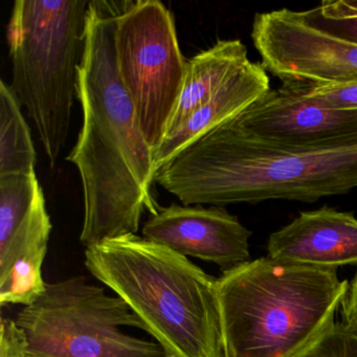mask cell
<instances>
[{
  "instance_id": "52a82bcc",
  "label": "cell",
  "mask_w": 357,
  "mask_h": 357,
  "mask_svg": "<svg viewBox=\"0 0 357 357\" xmlns=\"http://www.w3.org/2000/svg\"><path fill=\"white\" fill-rule=\"evenodd\" d=\"M114 40L121 80L154 151L166 137L187 70L174 15L158 0H125Z\"/></svg>"
},
{
  "instance_id": "8992f818",
  "label": "cell",
  "mask_w": 357,
  "mask_h": 357,
  "mask_svg": "<svg viewBox=\"0 0 357 357\" xmlns=\"http://www.w3.org/2000/svg\"><path fill=\"white\" fill-rule=\"evenodd\" d=\"M14 321L24 332L26 357H165L155 340L123 331L145 330L127 303L83 275L47 284Z\"/></svg>"
},
{
  "instance_id": "277c9868",
  "label": "cell",
  "mask_w": 357,
  "mask_h": 357,
  "mask_svg": "<svg viewBox=\"0 0 357 357\" xmlns=\"http://www.w3.org/2000/svg\"><path fill=\"white\" fill-rule=\"evenodd\" d=\"M337 269L264 257L217 278L225 357H296L334 324Z\"/></svg>"
},
{
  "instance_id": "4fadbf2b",
  "label": "cell",
  "mask_w": 357,
  "mask_h": 357,
  "mask_svg": "<svg viewBox=\"0 0 357 357\" xmlns=\"http://www.w3.org/2000/svg\"><path fill=\"white\" fill-rule=\"evenodd\" d=\"M268 73L260 62H248L206 104L153 151L155 170L212 129L239 114L271 89Z\"/></svg>"
},
{
  "instance_id": "9c48e42d",
  "label": "cell",
  "mask_w": 357,
  "mask_h": 357,
  "mask_svg": "<svg viewBox=\"0 0 357 357\" xmlns=\"http://www.w3.org/2000/svg\"><path fill=\"white\" fill-rule=\"evenodd\" d=\"M252 40L263 68L282 84L357 81V45L309 26L298 11L256 14Z\"/></svg>"
},
{
  "instance_id": "d6986e66",
  "label": "cell",
  "mask_w": 357,
  "mask_h": 357,
  "mask_svg": "<svg viewBox=\"0 0 357 357\" xmlns=\"http://www.w3.org/2000/svg\"><path fill=\"white\" fill-rule=\"evenodd\" d=\"M340 307L342 319L357 324V271L348 283V289Z\"/></svg>"
},
{
  "instance_id": "5b68a950",
  "label": "cell",
  "mask_w": 357,
  "mask_h": 357,
  "mask_svg": "<svg viewBox=\"0 0 357 357\" xmlns=\"http://www.w3.org/2000/svg\"><path fill=\"white\" fill-rule=\"evenodd\" d=\"M87 0H16L8 24L10 84L52 168L70 133L86 38Z\"/></svg>"
},
{
  "instance_id": "3957f363",
  "label": "cell",
  "mask_w": 357,
  "mask_h": 357,
  "mask_svg": "<svg viewBox=\"0 0 357 357\" xmlns=\"http://www.w3.org/2000/svg\"><path fill=\"white\" fill-rule=\"evenodd\" d=\"M91 275L125 301L165 357H225L217 278L137 234L85 250Z\"/></svg>"
},
{
  "instance_id": "8fae6325",
  "label": "cell",
  "mask_w": 357,
  "mask_h": 357,
  "mask_svg": "<svg viewBox=\"0 0 357 357\" xmlns=\"http://www.w3.org/2000/svg\"><path fill=\"white\" fill-rule=\"evenodd\" d=\"M229 122L252 137L281 145H319L357 135V112L327 109L282 86L269 89Z\"/></svg>"
},
{
  "instance_id": "5bb4252c",
  "label": "cell",
  "mask_w": 357,
  "mask_h": 357,
  "mask_svg": "<svg viewBox=\"0 0 357 357\" xmlns=\"http://www.w3.org/2000/svg\"><path fill=\"white\" fill-rule=\"evenodd\" d=\"M250 61L248 49L239 39L218 40L188 59L183 91L166 137L176 131Z\"/></svg>"
},
{
  "instance_id": "7c38bea8",
  "label": "cell",
  "mask_w": 357,
  "mask_h": 357,
  "mask_svg": "<svg viewBox=\"0 0 357 357\" xmlns=\"http://www.w3.org/2000/svg\"><path fill=\"white\" fill-rule=\"evenodd\" d=\"M267 257L325 268L357 265V218L328 206L301 212L271 234Z\"/></svg>"
},
{
  "instance_id": "e0dca14e",
  "label": "cell",
  "mask_w": 357,
  "mask_h": 357,
  "mask_svg": "<svg viewBox=\"0 0 357 357\" xmlns=\"http://www.w3.org/2000/svg\"><path fill=\"white\" fill-rule=\"evenodd\" d=\"M282 87L327 109L357 112V81L330 84L286 83Z\"/></svg>"
},
{
  "instance_id": "2e32d148",
  "label": "cell",
  "mask_w": 357,
  "mask_h": 357,
  "mask_svg": "<svg viewBox=\"0 0 357 357\" xmlns=\"http://www.w3.org/2000/svg\"><path fill=\"white\" fill-rule=\"evenodd\" d=\"M298 14L306 24L317 30L357 45V0H326L317 7Z\"/></svg>"
},
{
  "instance_id": "ac0fdd59",
  "label": "cell",
  "mask_w": 357,
  "mask_h": 357,
  "mask_svg": "<svg viewBox=\"0 0 357 357\" xmlns=\"http://www.w3.org/2000/svg\"><path fill=\"white\" fill-rule=\"evenodd\" d=\"M296 357H357V324H332Z\"/></svg>"
},
{
  "instance_id": "9a60e30c",
  "label": "cell",
  "mask_w": 357,
  "mask_h": 357,
  "mask_svg": "<svg viewBox=\"0 0 357 357\" xmlns=\"http://www.w3.org/2000/svg\"><path fill=\"white\" fill-rule=\"evenodd\" d=\"M10 84L0 81V177L35 172L31 128Z\"/></svg>"
},
{
  "instance_id": "6da1fadb",
  "label": "cell",
  "mask_w": 357,
  "mask_h": 357,
  "mask_svg": "<svg viewBox=\"0 0 357 357\" xmlns=\"http://www.w3.org/2000/svg\"><path fill=\"white\" fill-rule=\"evenodd\" d=\"M125 0H93L78 72L77 99L82 126L66 158L80 174L84 217L80 242L137 234L142 217L158 214L153 149L119 74L116 18Z\"/></svg>"
},
{
  "instance_id": "7a4b0ae2",
  "label": "cell",
  "mask_w": 357,
  "mask_h": 357,
  "mask_svg": "<svg viewBox=\"0 0 357 357\" xmlns=\"http://www.w3.org/2000/svg\"><path fill=\"white\" fill-rule=\"evenodd\" d=\"M155 183L185 206L315 202L356 189L357 135L319 145H281L252 137L229 120L160 167Z\"/></svg>"
},
{
  "instance_id": "ba28073f",
  "label": "cell",
  "mask_w": 357,
  "mask_h": 357,
  "mask_svg": "<svg viewBox=\"0 0 357 357\" xmlns=\"http://www.w3.org/2000/svg\"><path fill=\"white\" fill-rule=\"evenodd\" d=\"M51 217L36 171L0 177V305L29 306L47 287Z\"/></svg>"
},
{
  "instance_id": "30bf717a",
  "label": "cell",
  "mask_w": 357,
  "mask_h": 357,
  "mask_svg": "<svg viewBox=\"0 0 357 357\" xmlns=\"http://www.w3.org/2000/svg\"><path fill=\"white\" fill-rule=\"evenodd\" d=\"M143 237L181 256L218 265L223 271L250 261V238L235 215L222 206L172 204L143 225Z\"/></svg>"
}]
</instances>
